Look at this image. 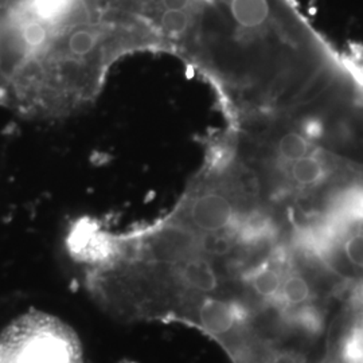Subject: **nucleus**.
<instances>
[{"mask_svg": "<svg viewBox=\"0 0 363 363\" xmlns=\"http://www.w3.org/2000/svg\"><path fill=\"white\" fill-rule=\"evenodd\" d=\"M0 363H84V354L70 325L31 310L0 334Z\"/></svg>", "mask_w": 363, "mask_h": 363, "instance_id": "f257e3e1", "label": "nucleus"}, {"mask_svg": "<svg viewBox=\"0 0 363 363\" xmlns=\"http://www.w3.org/2000/svg\"><path fill=\"white\" fill-rule=\"evenodd\" d=\"M335 226L345 234L342 242L345 259L352 267L363 269V217L337 222Z\"/></svg>", "mask_w": 363, "mask_h": 363, "instance_id": "f03ea898", "label": "nucleus"}, {"mask_svg": "<svg viewBox=\"0 0 363 363\" xmlns=\"http://www.w3.org/2000/svg\"><path fill=\"white\" fill-rule=\"evenodd\" d=\"M202 322L214 333H225L233 325V311L222 301L210 300L202 308Z\"/></svg>", "mask_w": 363, "mask_h": 363, "instance_id": "7ed1b4c3", "label": "nucleus"}, {"mask_svg": "<svg viewBox=\"0 0 363 363\" xmlns=\"http://www.w3.org/2000/svg\"><path fill=\"white\" fill-rule=\"evenodd\" d=\"M252 283L257 294L264 298H272L281 289L280 274L271 267H262L253 274Z\"/></svg>", "mask_w": 363, "mask_h": 363, "instance_id": "20e7f679", "label": "nucleus"}, {"mask_svg": "<svg viewBox=\"0 0 363 363\" xmlns=\"http://www.w3.org/2000/svg\"><path fill=\"white\" fill-rule=\"evenodd\" d=\"M281 294L286 303L300 304L310 298L311 289L308 283L300 276H289L281 284Z\"/></svg>", "mask_w": 363, "mask_h": 363, "instance_id": "39448f33", "label": "nucleus"}, {"mask_svg": "<svg viewBox=\"0 0 363 363\" xmlns=\"http://www.w3.org/2000/svg\"><path fill=\"white\" fill-rule=\"evenodd\" d=\"M274 363H296V361L289 355H280Z\"/></svg>", "mask_w": 363, "mask_h": 363, "instance_id": "423d86ee", "label": "nucleus"}]
</instances>
